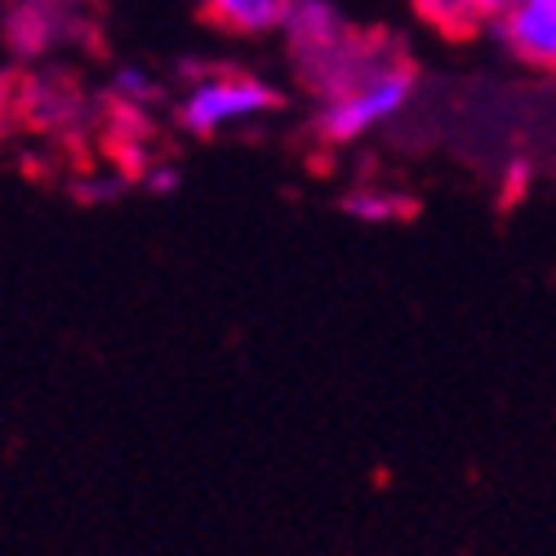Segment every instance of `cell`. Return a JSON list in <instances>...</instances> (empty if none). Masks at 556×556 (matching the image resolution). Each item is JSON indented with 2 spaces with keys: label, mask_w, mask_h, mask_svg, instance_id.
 Returning <instances> with one entry per match:
<instances>
[{
  "label": "cell",
  "mask_w": 556,
  "mask_h": 556,
  "mask_svg": "<svg viewBox=\"0 0 556 556\" xmlns=\"http://www.w3.org/2000/svg\"><path fill=\"white\" fill-rule=\"evenodd\" d=\"M286 45H290V59L316 54L334 45L339 36H348V18L330 5V0H290V14H286Z\"/></svg>",
  "instance_id": "277c9868"
},
{
  "label": "cell",
  "mask_w": 556,
  "mask_h": 556,
  "mask_svg": "<svg viewBox=\"0 0 556 556\" xmlns=\"http://www.w3.org/2000/svg\"><path fill=\"white\" fill-rule=\"evenodd\" d=\"M409 5L419 14V23H428L432 31H441L450 40H468L490 23L477 0H409Z\"/></svg>",
  "instance_id": "8992f818"
},
{
  "label": "cell",
  "mask_w": 556,
  "mask_h": 556,
  "mask_svg": "<svg viewBox=\"0 0 556 556\" xmlns=\"http://www.w3.org/2000/svg\"><path fill=\"white\" fill-rule=\"evenodd\" d=\"M156 94H161L156 80H152L148 72H138V67H121V72L112 76V99L125 103V108H143V103H152Z\"/></svg>",
  "instance_id": "ba28073f"
},
{
  "label": "cell",
  "mask_w": 556,
  "mask_h": 556,
  "mask_svg": "<svg viewBox=\"0 0 556 556\" xmlns=\"http://www.w3.org/2000/svg\"><path fill=\"white\" fill-rule=\"evenodd\" d=\"M409 94H414V67L401 59L396 67H388L383 76H375L369 85L352 89V94L320 103V112H316V134L326 138V143H352V138L369 134L375 125L401 116L405 103H409Z\"/></svg>",
  "instance_id": "7a4b0ae2"
},
{
  "label": "cell",
  "mask_w": 556,
  "mask_h": 556,
  "mask_svg": "<svg viewBox=\"0 0 556 556\" xmlns=\"http://www.w3.org/2000/svg\"><path fill=\"white\" fill-rule=\"evenodd\" d=\"M494 31L526 67L556 72V0H521L494 23Z\"/></svg>",
  "instance_id": "3957f363"
},
{
  "label": "cell",
  "mask_w": 556,
  "mask_h": 556,
  "mask_svg": "<svg viewBox=\"0 0 556 556\" xmlns=\"http://www.w3.org/2000/svg\"><path fill=\"white\" fill-rule=\"evenodd\" d=\"M343 210L356 223H392V218L405 214V201L392 197V192H379V188H361V192H348L343 197Z\"/></svg>",
  "instance_id": "52a82bcc"
},
{
  "label": "cell",
  "mask_w": 556,
  "mask_h": 556,
  "mask_svg": "<svg viewBox=\"0 0 556 556\" xmlns=\"http://www.w3.org/2000/svg\"><path fill=\"white\" fill-rule=\"evenodd\" d=\"M178 188V169H169V165H161V169H152L148 174V192H156V197H165V192H174Z\"/></svg>",
  "instance_id": "9c48e42d"
},
{
  "label": "cell",
  "mask_w": 556,
  "mask_h": 556,
  "mask_svg": "<svg viewBox=\"0 0 556 556\" xmlns=\"http://www.w3.org/2000/svg\"><path fill=\"white\" fill-rule=\"evenodd\" d=\"M477 5L485 10V18H490V23H498V18L507 14V10H517L521 0H477Z\"/></svg>",
  "instance_id": "30bf717a"
},
{
  "label": "cell",
  "mask_w": 556,
  "mask_h": 556,
  "mask_svg": "<svg viewBox=\"0 0 556 556\" xmlns=\"http://www.w3.org/2000/svg\"><path fill=\"white\" fill-rule=\"evenodd\" d=\"M290 0H201V18L231 36H267L281 31Z\"/></svg>",
  "instance_id": "5b68a950"
},
{
  "label": "cell",
  "mask_w": 556,
  "mask_h": 556,
  "mask_svg": "<svg viewBox=\"0 0 556 556\" xmlns=\"http://www.w3.org/2000/svg\"><path fill=\"white\" fill-rule=\"evenodd\" d=\"M281 108V94L250 72H201L178 103V121L192 134H218Z\"/></svg>",
  "instance_id": "6da1fadb"
}]
</instances>
